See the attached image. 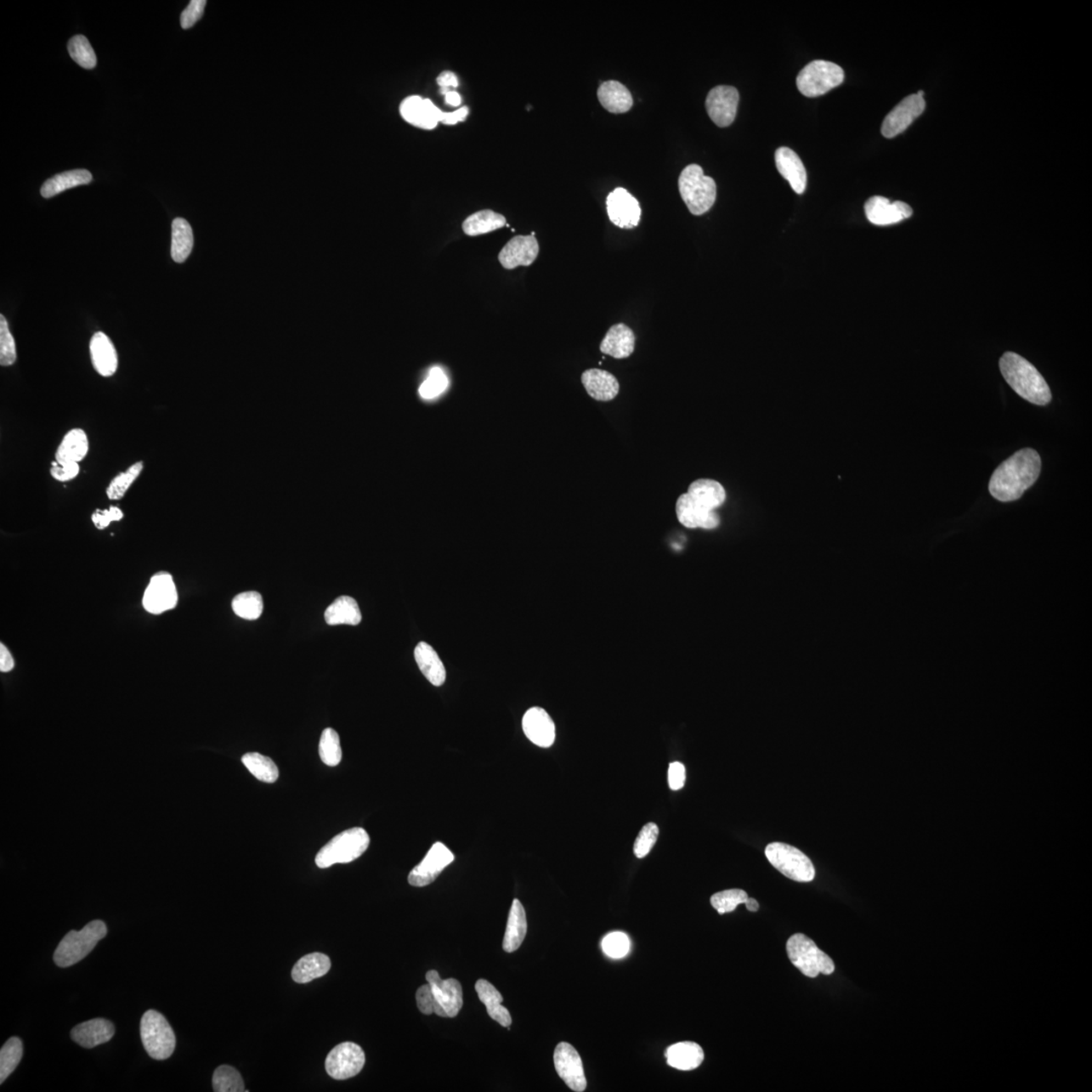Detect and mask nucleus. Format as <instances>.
Segmentation results:
<instances>
[{"mask_svg": "<svg viewBox=\"0 0 1092 1092\" xmlns=\"http://www.w3.org/2000/svg\"><path fill=\"white\" fill-rule=\"evenodd\" d=\"M726 500V489L721 483L710 478L697 479L690 484L688 492L676 500V518L687 529H716L721 524L716 510Z\"/></svg>", "mask_w": 1092, "mask_h": 1092, "instance_id": "nucleus-1", "label": "nucleus"}, {"mask_svg": "<svg viewBox=\"0 0 1092 1092\" xmlns=\"http://www.w3.org/2000/svg\"><path fill=\"white\" fill-rule=\"evenodd\" d=\"M1041 457L1032 449L1021 450L996 468L989 482V492L1000 502H1013L1037 482L1041 473Z\"/></svg>", "mask_w": 1092, "mask_h": 1092, "instance_id": "nucleus-2", "label": "nucleus"}, {"mask_svg": "<svg viewBox=\"0 0 1092 1092\" xmlns=\"http://www.w3.org/2000/svg\"><path fill=\"white\" fill-rule=\"evenodd\" d=\"M999 367L1005 382L1017 395L1038 406L1051 402L1050 388L1031 362L1019 354L1006 353L999 360Z\"/></svg>", "mask_w": 1092, "mask_h": 1092, "instance_id": "nucleus-3", "label": "nucleus"}, {"mask_svg": "<svg viewBox=\"0 0 1092 1092\" xmlns=\"http://www.w3.org/2000/svg\"><path fill=\"white\" fill-rule=\"evenodd\" d=\"M679 190L692 215L702 216L711 209L716 201L715 179L706 177L699 165L690 164L681 173Z\"/></svg>", "mask_w": 1092, "mask_h": 1092, "instance_id": "nucleus-4", "label": "nucleus"}, {"mask_svg": "<svg viewBox=\"0 0 1092 1092\" xmlns=\"http://www.w3.org/2000/svg\"><path fill=\"white\" fill-rule=\"evenodd\" d=\"M371 838L366 830L354 828L334 836L316 856V865L321 869L335 864H348L359 859L369 848Z\"/></svg>", "mask_w": 1092, "mask_h": 1092, "instance_id": "nucleus-5", "label": "nucleus"}, {"mask_svg": "<svg viewBox=\"0 0 1092 1092\" xmlns=\"http://www.w3.org/2000/svg\"><path fill=\"white\" fill-rule=\"evenodd\" d=\"M106 934H108V928L101 920L92 921L82 931H69L55 951L56 965L66 968L82 961Z\"/></svg>", "mask_w": 1092, "mask_h": 1092, "instance_id": "nucleus-6", "label": "nucleus"}, {"mask_svg": "<svg viewBox=\"0 0 1092 1092\" xmlns=\"http://www.w3.org/2000/svg\"><path fill=\"white\" fill-rule=\"evenodd\" d=\"M399 114L405 121L414 127L424 130H433L438 122H444V125H455L457 122H465L468 109L467 106H462L452 113H444L430 99L412 95L402 101L399 105Z\"/></svg>", "mask_w": 1092, "mask_h": 1092, "instance_id": "nucleus-7", "label": "nucleus"}, {"mask_svg": "<svg viewBox=\"0 0 1092 1092\" xmlns=\"http://www.w3.org/2000/svg\"><path fill=\"white\" fill-rule=\"evenodd\" d=\"M786 949L793 965L807 977L815 978L820 973L830 975L835 971L832 958L820 950L806 935L795 934L790 936Z\"/></svg>", "mask_w": 1092, "mask_h": 1092, "instance_id": "nucleus-8", "label": "nucleus"}, {"mask_svg": "<svg viewBox=\"0 0 1092 1092\" xmlns=\"http://www.w3.org/2000/svg\"><path fill=\"white\" fill-rule=\"evenodd\" d=\"M141 1038L149 1056L156 1060L168 1059L177 1046L172 1026L156 1010H148L141 1020Z\"/></svg>", "mask_w": 1092, "mask_h": 1092, "instance_id": "nucleus-9", "label": "nucleus"}, {"mask_svg": "<svg viewBox=\"0 0 1092 1092\" xmlns=\"http://www.w3.org/2000/svg\"><path fill=\"white\" fill-rule=\"evenodd\" d=\"M845 72L838 64L815 60L807 64L798 74L796 83L799 92L807 98H818L838 88L844 82Z\"/></svg>", "mask_w": 1092, "mask_h": 1092, "instance_id": "nucleus-10", "label": "nucleus"}, {"mask_svg": "<svg viewBox=\"0 0 1092 1092\" xmlns=\"http://www.w3.org/2000/svg\"><path fill=\"white\" fill-rule=\"evenodd\" d=\"M765 854L771 865L787 878L796 882H812L815 877L812 862L795 846L772 843L767 846Z\"/></svg>", "mask_w": 1092, "mask_h": 1092, "instance_id": "nucleus-11", "label": "nucleus"}, {"mask_svg": "<svg viewBox=\"0 0 1092 1092\" xmlns=\"http://www.w3.org/2000/svg\"><path fill=\"white\" fill-rule=\"evenodd\" d=\"M426 980L434 996V1014L441 1017H455L463 1005L460 982L454 978L442 980L436 970L427 972Z\"/></svg>", "mask_w": 1092, "mask_h": 1092, "instance_id": "nucleus-12", "label": "nucleus"}, {"mask_svg": "<svg viewBox=\"0 0 1092 1092\" xmlns=\"http://www.w3.org/2000/svg\"><path fill=\"white\" fill-rule=\"evenodd\" d=\"M365 1063V1055L361 1047L353 1042H345L328 1054L325 1067L332 1078L345 1080L358 1075Z\"/></svg>", "mask_w": 1092, "mask_h": 1092, "instance_id": "nucleus-13", "label": "nucleus"}, {"mask_svg": "<svg viewBox=\"0 0 1092 1092\" xmlns=\"http://www.w3.org/2000/svg\"><path fill=\"white\" fill-rule=\"evenodd\" d=\"M178 595L172 574L158 573L154 574L143 597V606L149 614H161L175 608Z\"/></svg>", "mask_w": 1092, "mask_h": 1092, "instance_id": "nucleus-14", "label": "nucleus"}, {"mask_svg": "<svg viewBox=\"0 0 1092 1092\" xmlns=\"http://www.w3.org/2000/svg\"><path fill=\"white\" fill-rule=\"evenodd\" d=\"M925 109L924 92L905 98L884 119L881 127L882 135L891 139L902 134L924 113Z\"/></svg>", "mask_w": 1092, "mask_h": 1092, "instance_id": "nucleus-15", "label": "nucleus"}, {"mask_svg": "<svg viewBox=\"0 0 1092 1092\" xmlns=\"http://www.w3.org/2000/svg\"><path fill=\"white\" fill-rule=\"evenodd\" d=\"M454 861L455 855L444 844L435 843L422 862L409 874L408 881L415 887L428 886Z\"/></svg>", "mask_w": 1092, "mask_h": 1092, "instance_id": "nucleus-16", "label": "nucleus"}, {"mask_svg": "<svg viewBox=\"0 0 1092 1092\" xmlns=\"http://www.w3.org/2000/svg\"><path fill=\"white\" fill-rule=\"evenodd\" d=\"M553 1061L559 1078L569 1089L576 1092L585 1091L587 1088L582 1059L571 1044L562 1042L556 1048Z\"/></svg>", "mask_w": 1092, "mask_h": 1092, "instance_id": "nucleus-17", "label": "nucleus"}, {"mask_svg": "<svg viewBox=\"0 0 1092 1092\" xmlns=\"http://www.w3.org/2000/svg\"><path fill=\"white\" fill-rule=\"evenodd\" d=\"M739 93L738 89L727 85H719L710 90L706 99L708 115L721 127L731 126L738 113Z\"/></svg>", "mask_w": 1092, "mask_h": 1092, "instance_id": "nucleus-18", "label": "nucleus"}, {"mask_svg": "<svg viewBox=\"0 0 1092 1092\" xmlns=\"http://www.w3.org/2000/svg\"><path fill=\"white\" fill-rule=\"evenodd\" d=\"M606 206L610 221L617 227L633 229L641 222V205L625 189L618 188L612 191L607 196Z\"/></svg>", "mask_w": 1092, "mask_h": 1092, "instance_id": "nucleus-19", "label": "nucleus"}, {"mask_svg": "<svg viewBox=\"0 0 1092 1092\" xmlns=\"http://www.w3.org/2000/svg\"><path fill=\"white\" fill-rule=\"evenodd\" d=\"M865 212L874 225L888 226L907 220L913 216V209L903 201L891 202L884 196H872L866 201Z\"/></svg>", "mask_w": 1092, "mask_h": 1092, "instance_id": "nucleus-20", "label": "nucleus"}, {"mask_svg": "<svg viewBox=\"0 0 1092 1092\" xmlns=\"http://www.w3.org/2000/svg\"><path fill=\"white\" fill-rule=\"evenodd\" d=\"M540 253V244L535 236H516L510 240L501 250L500 263L506 269H514L518 266H530Z\"/></svg>", "mask_w": 1092, "mask_h": 1092, "instance_id": "nucleus-21", "label": "nucleus"}, {"mask_svg": "<svg viewBox=\"0 0 1092 1092\" xmlns=\"http://www.w3.org/2000/svg\"><path fill=\"white\" fill-rule=\"evenodd\" d=\"M522 727L531 743L550 748L556 740V726L548 713L540 707L530 708L523 716Z\"/></svg>", "mask_w": 1092, "mask_h": 1092, "instance_id": "nucleus-22", "label": "nucleus"}, {"mask_svg": "<svg viewBox=\"0 0 1092 1092\" xmlns=\"http://www.w3.org/2000/svg\"><path fill=\"white\" fill-rule=\"evenodd\" d=\"M775 162L778 172L789 183L792 190L802 195L806 189L807 173L797 153L787 147L777 149Z\"/></svg>", "mask_w": 1092, "mask_h": 1092, "instance_id": "nucleus-23", "label": "nucleus"}, {"mask_svg": "<svg viewBox=\"0 0 1092 1092\" xmlns=\"http://www.w3.org/2000/svg\"><path fill=\"white\" fill-rule=\"evenodd\" d=\"M582 383L591 398L599 402H610L620 393V385L609 371L591 369L583 372Z\"/></svg>", "mask_w": 1092, "mask_h": 1092, "instance_id": "nucleus-24", "label": "nucleus"}, {"mask_svg": "<svg viewBox=\"0 0 1092 1092\" xmlns=\"http://www.w3.org/2000/svg\"><path fill=\"white\" fill-rule=\"evenodd\" d=\"M636 348V335L627 325H614L607 332L600 345L602 354L616 359L630 358Z\"/></svg>", "mask_w": 1092, "mask_h": 1092, "instance_id": "nucleus-25", "label": "nucleus"}, {"mask_svg": "<svg viewBox=\"0 0 1092 1092\" xmlns=\"http://www.w3.org/2000/svg\"><path fill=\"white\" fill-rule=\"evenodd\" d=\"M115 1035V1027L108 1020L94 1019L84 1021L71 1031L72 1040L79 1046L92 1049L108 1043Z\"/></svg>", "mask_w": 1092, "mask_h": 1092, "instance_id": "nucleus-26", "label": "nucleus"}, {"mask_svg": "<svg viewBox=\"0 0 1092 1092\" xmlns=\"http://www.w3.org/2000/svg\"><path fill=\"white\" fill-rule=\"evenodd\" d=\"M90 355L95 371L100 376L110 377L118 370V354L113 342L103 332L95 333L90 341Z\"/></svg>", "mask_w": 1092, "mask_h": 1092, "instance_id": "nucleus-27", "label": "nucleus"}, {"mask_svg": "<svg viewBox=\"0 0 1092 1092\" xmlns=\"http://www.w3.org/2000/svg\"><path fill=\"white\" fill-rule=\"evenodd\" d=\"M597 94L602 106L612 114H625L632 108L631 93L615 80L602 83Z\"/></svg>", "mask_w": 1092, "mask_h": 1092, "instance_id": "nucleus-28", "label": "nucleus"}, {"mask_svg": "<svg viewBox=\"0 0 1092 1092\" xmlns=\"http://www.w3.org/2000/svg\"><path fill=\"white\" fill-rule=\"evenodd\" d=\"M415 659L421 672L431 684L439 687L445 683L446 670L439 655L427 642H421L415 648Z\"/></svg>", "mask_w": 1092, "mask_h": 1092, "instance_id": "nucleus-29", "label": "nucleus"}, {"mask_svg": "<svg viewBox=\"0 0 1092 1092\" xmlns=\"http://www.w3.org/2000/svg\"><path fill=\"white\" fill-rule=\"evenodd\" d=\"M476 990L479 1000L486 1005L488 1015L491 1019L499 1022L502 1027L510 1029L512 1024V1017L509 1010L502 1005L503 996L498 992V989L492 983L484 979L478 980Z\"/></svg>", "mask_w": 1092, "mask_h": 1092, "instance_id": "nucleus-30", "label": "nucleus"}, {"mask_svg": "<svg viewBox=\"0 0 1092 1092\" xmlns=\"http://www.w3.org/2000/svg\"><path fill=\"white\" fill-rule=\"evenodd\" d=\"M665 1057L670 1067L690 1072L700 1067L704 1052L694 1042H681L669 1047Z\"/></svg>", "mask_w": 1092, "mask_h": 1092, "instance_id": "nucleus-31", "label": "nucleus"}, {"mask_svg": "<svg viewBox=\"0 0 1092 1092\" xmlns=\"http://www.w3.org/2000/svg\"><path fill=\"white\" fill-rule=\"evenodd\" d=\"M89 442L87 433L82 429L74 428L64 436L56 450L55 461L58 463H79L88 455Z\"/></svg>", "mask_w": 1092, "mask_h": 1092, "instance_id": "nucleus-32", "label": "nucleus"}, {"mask_svg": "<svg viewBox=\"0 0 1092 1092\" xmlns=\"http://www.w3.org/2000/svg\"><path fill=\"white\" fill-rule=\"evenodd\" d=\"M527 934V919L523 905L518 899H514L511 907L507 928H506L503 950L513 953L519 949Z\"/></svg>", "mask_w": 1092, "mask_h": 1092, "instance_id": "nucleus-33", "label": "nucleus"}, {"mask_svg": "<svg viewBox=\"0 0 1092 1092\" xmlns=\"http://www.w3.org/2000/svg\"><path fill=\"white\" fill-rule=\"evenodd\" d=\"M362 615L358 602L349 596H341L325 611L329 625H359Z\"/></svg>", "mask_w": 1092, "mask_h": 1092, "instance_id": "nucleus-34", "label": "nucleus"}, {"mask_svg": "<svg viewBox=\"0 0 1092 1092\" xmlns=\"http://www.w3.org/2000/svg\"><path fill=\"white\" fill-rule=\"evenodd\" d=\"M331 968V961L322 953H312L303 957L292 968L291 977L297 983H308L323 977Z\"/></svg>", "mask_w": 1092, "mask_h": 1092, "instance_id": "nucleus-35", "label": "nucleus"}, {"mask_svg": "<svg viewBox=\"0 0 1092 1092\" xmlns=\"http://www.w3.org/2000/svg\"><path fill=\"white\" fill-rule=\"evenodd\" d=\"M93 175L87 169H76L55 175L45 181L41 188L42 198L50 199L67 190L92 183Z\"/></svg>", "mask_w": 1092, "mask_h": 1092, "instance_id": "nucleus-36", "label": "nucleus"}, {"mask_svg": "<svg viewBox=\"0 0 1092 1092\" xmlns=\"http://www.w3.org/2000/svg\"><path fill=\"white\" fill-rule=\"evenodd\" d=\"M507 223L503 215L492 210L475 212L462 223V230L468 236H479L503 228Z\"/></svg>", "mask_w": 1092, "mask_h": 1092, "instance_id": "nucleus-37", "label": "nucleus"}, {"mask_svg": "<svg viewBox=\"0 0 1092 1092\" xmlns=\"http://www.w3.org/2000/svg\"><path fill=\"white\" fill-rule=\"evenodd\" d=\"M194 247V234L190 223L183 218H177L173 222L172 257L178 263H183L191 253Z\"/></svg>", "mask_w": 1092, "mask_h": 1092, "instance_id": "nucleus-38", "label": "nucleus"}, {"mask_svg": "<svg viewBox=\"0 0 1092 1092\" xmlns=\"http://www.w3.org/2000/svg\"><path fill=\"white\" fill-rule=\"evenodd\" d=\"M242 763L257 779L264 783H274L279 779V768L274 761L258 753H248L242 756Z\"/></svg>", "mask_w": 1092, "mask_h": 1092, "instance_id": "nucleus-39", "label": "nucleus"}, {"mask_svg": "<svg viewBox=\"0 0 1092 1092\" xmlns=\"http://www.w3.org/2000/svg\"><path fill=\"white\" fill-rule=\"evenodd\" d=\"M23 1058V1043L19 1038H10L0 1050V1084H3L18 1067Z\"/></svg>", "mask_w": 1092, "mask_h": 1092, "instance_id": "nucleus-40", "label": "nucleus"}, {"mask_svg": "<svg viewBox=\"0 0 1092 1092\" xmlns=\"http://www.w3.org/2000/svg\"><path fill=\"white\" fill-rule=\"evenodd\" d=\"M232 607L235 614L246 620H257L263 612V599L258 592H245L234 598Z\"/></svg>", "mask_w": 1092, "mask_h": 1092, "instance_id": "nucleus-41", "label": "nucleus"}, {"mask_svg": "<svg viewBox=\"0 0 1092 1092\" xmlns=\"http://www.w3.org/2000/svg\"><path fill=\"white\" fill-rule=\"evenodd\" d=\"M319 754L323 763L330 767L339 765L342 759L339 734L333 728H326L323 732L320 738Z\"/></svg>", "mask_w": 1092, "mask_h": 1092, "instance_id": "nucleus-42", "label": "nucleus"}, {"mask_svg": "<svg viewBox=\"0 0 1092 1092\" xmlns=\"http://www.w3.org/2000/svg\"><path fill=\"white\" fill-rule=\"evenodd\" d=\"M143 468V462L138 461L127 468L126 472H121L109 484L108 489H106V496L113 501L121 500L124 497L127 489L141 475Z\"/></svg>", "mask_w": 1092, "mask_h": 1092, "instance_id": "nucleus-43", "label": "nucleus"}, {"mask_svg": "<svg viewBox=\"0 0 1092 1092\" xmlns=\"http://www.w3.org/2000/svg\"><path fill=\"white\" fill-rule=\"evenodd\" d=\"M212 1088L216 1092H243L245 1089L242 1076L235 1068L222 1065L216 1069L212 1076Z\"/></svg>", "mask_w": 1092, "mask_h": 1092, "instance_id": "nucleus-44", "label": "nucleus"}, {"mask_svg": "<svg viewBox=\"0 0 1092 1092\" xmlns=\"http://www.w3.org/2000/svg\"><path fill=\"white\" fill-rule=\"evenodd\" d=\"M68 51L72 59L79 66L85 69H93L97 66V55H95L93 48L90 45L89 41L84 36H74L68 42Z\"/></svg>", "mask_w": 1092, "mask_h": 1092, "instance_id": "nucleus-45", "label": "nucleus"}, {"mask_svg": "<svg viewBox=\"0 0 1092 1092\" xmlns=\"http://www.w3.org/2000/svg\"><path fill=\"white\" fill-rule=\"evenodd\" d=\"M450 382L445 371L438 366L433 367L428 372V376L419 388V395L424 399H434L438 398L449 388Z\"/></svg>", "mask_w": 1092, "mask_h": 1092, "instance_id": "nucleus-46", "label": "nucleus"}, {"mask_svg": "<svg viewBox=\"0 0 1092 1092\" xmlns=\"http://www.w3.org/2000/svg\"><path fill=\"white\" fill-rule=\"evenodd\" d=\"M749 897L742 889H729L712 895L711 905L719 914L733 912L739 904L747 902Z\"/></svg>", "mask_w": 1092, "mask_h": 1092, "instance_id": "nucleus-47", "label": "nucleus"}, {"mask_svg": "<svg viewBox=\"0 0 1092 1092\" xmlns=\"http://www.w3.org/2000/svg\"><path fill=\"white\" fill-rule=\"evenodd\" d=\"M15 360H17V349H15L14 339L9 332L7 319L2 315L0 316V365L10 366Z\"/></svg>", "mask_w": 1092, "mask_h": 1092, "instance_id": "nucleus-48", "label": "nucleus"}, {"mask_svg": "<svg viewBox=\"0 0 1092 1092\" xmlns=\"http://www.w3.org/2000/svg\"><path fill=\"white\" fill-rule=\"evenodd\" d=\"M602 949L607 956L614 959L625 957L631 949V941L625 934L615 931L607 935L602 941Z\"/></svg>", "mask_w": 1092, "mask_h": 1092, "instance_id": "nucleus-49", "label": "nucleus"}, {"mask_svg": "<svg viewBox=\"0 0 1092 1092\" xmlns=\"http://www.w3.org/2000/svg\"><path fill=\"white\" fill-rule=\"evenodd\" d=\"M659 833V830L657 824L651 823L644 825L641 833L638 834L635 848H633V852H635V855L638 859H642V857L649 854V852L657 843Z\"/></svg>", "mask_w": 1092, "mask_h": 1092, "instance_id": "nucleus-50", "label": "nucleus"}, {"mask_svg": "<svg viewBox=\"0 0 1092 1092\" xmlns=\"http://www.w3.org/2000/svg\"><path fill=\"white\" fill-rule=\"evenodd\" d=\"M207 5L206 0H193L188 5L180 17V25L183 29L188 30L194 26L201 18Z\"/></svg>", "mask_w": 1092, "mask_h": 1092, "instance_id": "nucleus-51", "label": "nucleus"}, {"mask_svg": "<svg viewBox=\"0 0 1092 1092\" xmlns=\"http://www.w3.org/2000/svg\"><path fill=\"white\" fill-rule=\"evenodd\" d=\"M122 517H124V513L119 507L110 506L109 509L95 511L92 516V520L98 529L104 530L111 522L120 521Z\"/></svg>", "mask_w": 1092, "mask_h": 1092, "instance_id": "nucleus-52", "label": "nucleus"}, {"mask_svg": "<svg viewBox=\"0 0 1092 1092\" xmlns=\"http://www.w3.org/2000/svg\"><path fill=\"white\" fill-rule=\"evenodd\" d=\"M80 467L78 463H58L56 461L52 462L50 470L51 476L58 482L66 483L72 481L78 476Z\"/></svg>", "mask_w": 1092, "mask_h": 1092, "instance_id": "nucleus-53", "label": "nucleus"}, {"mask_svg": "<svg viewBox=\"0 0 1092 1092\" xmlns=\"http://www.w3.org/2000/svg\"><path fill=\"white\" fill-rule=\"evenodd\" d=\"M416 1001H417L418 1009L421 1011V1013L424 1015H428V1016L434 1014V1009H435L434 996L433 993V990H431L430 985L428 983L424 984L422 985V987L418 988L417 993H416Z\"/></svg>", "mask_w": 1092, "mask_h": 1092, "instance_id": "nucleus-54", "label": "nucleus"}, {"mask_svg": "<svg viewBox=\"0 0 1092 1092\" xmlns=\"http://www.w3.org/2000/svg\"><path fill=\"white\" fill-rule=\"evenodd\" d=\"M669 785L670 789L678 791L684 787L686 782L685 766L679 761L670 764L669 767Z\"/></svg>", "mask_w": 1092, "mask_h": 1092, "instance_id": "nucleus-55", "label": "nucleus"}, {"mask_svg": "<svg viewBox=\"0 0 1092 1092\" xmlns=\"http://www.w3.org/2000/svg\"><path fill=\"white\" fill-rule=\"evenodd\" d=\"M14 668V660L7 647L0 644V670L8 673Z\"/></svg>", "mask_w": 1092, "mask_h": 1092, "instance_id": "nucleus-56", "label": "nucleus"}, {"mask_svg": "<svg viewBox=\"0 0 1092 1092\" xmlns=\"http://www.w3.org/2000/svg\"><path fill=\"white\" fill-rule=\"evenodd\" d=\"M436 82H437V83H438V85H439L440 88H458V85H460V82H458V78H457V76H455V73L451 72V71H444V72H441V73L439 74L438 77H437Z\"/></svg>", "mask_w": 1092, "mask_h": 1092, "instance_id": "nucleus-57", "label": "nucleus"}, {"mask_svg": "<svg viewBox=\"0 0 1092 1092\" xmlns=\"http://www.w3.org/2000/svg\"><path fill=\"white\" fill-rule=\"evenodd\" d=\"M445 101L447 105L455 106L456 108V106H460L461 105V94L455 92V90H450V92L445 94Z\"/></svg>", "mask_w": 1092, "mask_h": 1092, "instance_id": "nucleus-58", "label": "nucleus"}, {"mask_svg": "<svg viewBox=\"0 0 1092 1092\" xmlns=\"http://www.w3.org/2000/svg\"><path fill=\"white\" fill-rule=\"evenodd\" d=\"M744 904L747 905V908L750 910V912H753V913L758 912V909L760 908L758 902H756V900L754 898H748L747 902H745Z\"/></svg>", "mask_w": 1092, "mask_h": 1092, "instance_id": "nucleus-59", "label": "nucleus"}]
</instances>
